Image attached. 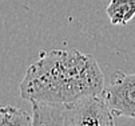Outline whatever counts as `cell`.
<instances>
[{
    "label": "cell",
    "instance_id": "cell-1",
    "mask_svg": "<svg viewBox=\"0 0 135 126\" xmlns=\"http://www.w3.org/2000/svg\"><path fill=\"white\" fill-rule=\"evenodd\" d=\"M104 87V74L95 57L78 50H51L42 51L28 66L19 90L30 102L66 105L102 94Z\"/></svg>",
    "mask_w": 135,
    "mask_h": 126
},
{
    "label": "cell",
    "instance_id": "cell-2",
    "mask_svg": "<svg viewBox=\"0 0 135 126\" xmlns=\"http://www.w3.org/2000/svg\"><path fill=\"white\" fill-rule=\"evenodd\" d=\"M112 114L103 93L64 105L66 126H115Z\"/></svg>",
    "mask_w": 135,
    "mask_h": 126
},
{
    "label": "cell",
    "instance_id": "cell-3",
    "mask_svg": "<svg viewBox=\"0 0 135 126\" xmlns=\"http://www.w3.org/2000/svg\"><path fill=\"white\" fill-rule=\"evenodd\" d=\"M103 95L114 114L135 118V73L114 71L103 90Z\"/></svg>",
    "mask_w": 135,
    "mask_h": 126
},
{
    "label": "cell",
    "instance_id": "cell-4",
    "mask_svg": "<svg viewBox=\"0 0 135 126\" xmlns=\"http://www.w3.org/2000/svg\"><path fill=\"white\" fill-rule=\"evenodd\" d=\"M31 103L33 114V126H66L64 105L47 102Z\"/></svg>",
    "mask_w": 135,
    "mask_h": 126
},
{
    "label": "cell",
    "instance_id": "cell-5",
    "mask_svg": "<svg viewBox=\"0 0 135 126\" xmlns=\"http://www.w3.org/2000/svg\"><path fill=\"white\" fill-rule=\"evenodd\" d=\"M111 24L124 26L135 16V0H111L106 7Z\"/></svg>",
    "mask_w": 135,
    "mask_h": 126
},
{
    "label": "cell",
    "instance_id": "cell-6",
    "mask_svg": "<svg viewBox=\"0 0 135 126\" xmlns=\"http://www.w3.org/2000/svg\"><path fill=\"white\" fill-rule=\"evenodd\" d=\"M0 126H33V114L13 105L0 106Z\"/></svg>",
    "mask_w": 135,
    "mask_h": 126
}]
</instances>
